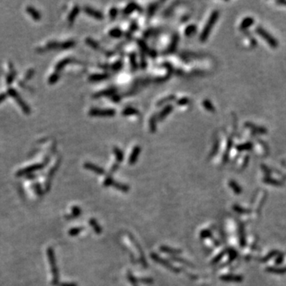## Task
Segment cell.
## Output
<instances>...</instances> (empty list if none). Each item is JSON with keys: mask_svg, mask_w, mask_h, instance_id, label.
I'll use <instances>...</instances> for the list:
<instances>
[{"mask_svg": "<svg viewBox=\"0 0 286 286\" xmlns=\"http://www.w3.org/2000/svg\"><path fill=\"white\" fill-rule=\"evenodd\" d=\"M140 153H141V147H140L139 145H136V146L133 149L132 153H131L130 156L129 163H130V164H135V163L136 162Z\"/></svg>", "mask_w": 286, "mask_h": 286, "instance_id": "5b68a950", "label": "cell"}, {"mask_svg": "<svg viewBox=\"0 0 286 286\" xmlns=\"http://www.w3.org/2000/svg\"><path fill=\"white\" fill-rule=\"evenodd\" d=\"M158 4H159V2H154V3L150 5L149 9H148V13H149V15H150V16H151L152 15H154V13L155 12L157 8H158Z\"/></svg>", "mask_w": 286, "mask_h": 286, "instance_id": "d4e9b609", "label": "cell"}, {"mask_svg": "<svg viewBox=\"0 0 286 286\" xmlns=\"http://www.w3.org/2000/svg\"><path fill=\"white\" fill-rule=\"evenodd\" d=\"M231 187L233 188L234 192H236V193H239V192H240V188H239V186L237 185V184L235 183V182H231Z\"/></svg>", "mask_w": 286, "mask_h": 286, "instance_id": "d6a6232c", "label": "cell"}, {"mask_svg": "<svg viewBox=\"0 0 286 286\" xmlns=\"http://www.w3.org/2000/svg\"><path fill=\"white\" fill-rule=\"evenodd\" d=\"M147 64H146V60H145V57L141 55V66L142 68H145L146 67Z\"/></svg>", "mask_w": 286, "mask_h": 286, "instance_id": "d590c367", "label": "cell"}, {"mask_svg": "<svg viewBox=\"0 0 286 286\" xmlns=\"http://www.w3.org/2000/svg\"><path fill=\"white\" fill-rule=\"evenodd\" d=\"M178 41H179V36L177 34H174L173 37V39H172V42H171L169 49H168L169 52L171 53V52L175 51L177 44H178Z\"/></svg>", "mask_w": 286, "mask_h": 286, "instance_id": "8fae6325", "label": "cell"}, {"mask_svg": "<svg viewBox=\"0 0 286 286\" xmlns=\"http://www.w3.org/2000/svg\"><path fill=\"white\" fill-rule=\"evenodd\" d=\"M190 100H189V99L187 98V97H183V98L180 99L179 100H177V103L180 106H184V105H187L189 103Z\"/></svg>", "mask_w": 286, "mask_h": 286, "instance_id": "4316f807", "label": "cell"}, {"mask_svg": "<svg viewBox=\"0 0 286 286\" xmlns=\"http://www.w3.org/2000/svg\"><path fill=\"white\" fill-rule=\"evenodd\" d=\"M113 151L114 154H115L117 160L119 161H122V160H123V154H122V150L119 149L118 147H115L113 149Z\"/></svg>", "mask_w": 286, "mask_h": 286, "instance_id": "ffe728a7", "label": "cell"}, {"mask_svg": "<svg viewBox=\"0 0 286 286\" xmlns=\"http://www.w3.org/2000/svg\"><path fill=\"white\" fill-rule=\"evenodd\" d=\"M84 167H85L86 169L93 171L94 173H97V174H100V175L104 174V170H103L102 168L97 166V165H95V164H92V163H86V164H84Z\"/></svg>", "mask_w": 286, "mask_h": 286, "instance_id": "52a82bcc", "label": "cell"}, {"mask_svg": "<svg viewBox=\"0 0 286 286\" xmlns=\"http://www.w3.org/2000/svg\"><path fill=\"white\" fill-rule=\"evenodd\" d=\"M222 279H223L224 281H241L242 278L240 277H238V276H225V277H223Z\"/></svg>", "mask_w": 286, "mask_h": 286, "instance_id": "7402d4cb", "label": "cell"}, {"mask_svg": "<svg viewBox=\"0 0 286 286\" xmlns=\"http://www.w3.org/2000/svg\"><path fill=\"white\" fill-rule=\"evenodd\" d=\"M257 33H258L260 36L264 37V39H265L267 42L269 43L270 46H272V47H273V48H275L278 46V42H277V41H276L274 38H273V37H272L270 36V35H269V34H268L265 30H263L262 28H258V29H257Z\"/></svg>", "mask_w": 286, "mask_h": 286, "instance_id": "3957f363", "label": "cell"}, {"mask_svg": "<svg viewBox=\"0 0 286 286\" xmlns=\"http://www.w3.org/2000/svg\"><path fill=\"white\" fill-rule=\"evenodd\" d=\"M197 30V27L195 25H190L188 27H186L185 30H184V34L187 37H191L193 34H196Z\"/></svg>", "mask_w": 286, "mask_h": 286, "instance_id": "7c38bea8", "label": "cell"}, {"mask_svg": "<svg viewBox=\"0 0 286 286\" xmlns=\"http://www.w3.org/2000/svg\"><path fill=\"white\" fill-rule=\"evenodd\" d=\"M86 42H87V44H88L91 47L93 48V49H99V44L96 42V41H94L93 39L88 37V38L86 39Z\"/></svg>", "mask_w": 286, "mask_h": 286, "instance_id": "603a6c76", "label": "cell"}, {"mask_svg": "<svg viewBox=\"0 0 286 286\" xmlns=\"http://www.w3.org/2000/svg\"><path fill=\"white\" fill-rule=\"evenodd\" d=\"M73 59H70V58H66V59H64V60H62L61 61L59 62V64L57 65L56 67V69H57V71H60L62 68H64L67 64H69L70 62L73 61Z\"/></svg>", "mask_w": 286, "mask_h": 286, "instance_id": "e0dca14e", "label": "cell"}, {"mask_svg": "<svg viewBox=\"0 0 286 286\" xmlns=\"http://www.w3.org/2000/svg\"><path fill=\"white\" fill-rule=\"evenodd\" d=\"M27 11H28V12H30V15H32L33 17H34L36 20H37V19H39V18H40V15H39V14L37 12L36 10L33 8V7H28Z\"/></svg>", "mask_w": 286, "mask_h": 286, "instance_id": "cb8c5ba5", "label": "cell"}, {"mask_svg": "<svg viewBox=\"0 0 286 286\" xmlns=\"http://www.w3.org/2000/svg\"><path fill=\"white\" fill-rule=\"evenodd\" d=\"M58 79H59V74H58L57 73H54V74H53V75L51 76V77L49 78V82L50 83H55Z\"/></svg>", "mask_w": 286, "mask_h": 286, "instance_id": "f546056e", "label": "cell"}, {"mask_svg": "<svg viewBox=\"0 0 286 286\" xmlns=\"http://www.w3.org/2000/svg\"><path fill=\"white\" fill-rule=\"evenodd\" d=\"M84 11H85L86 13L89 15L90 16H92V17L95 18L96 19L99 20H102L103 18V15L101 13L100 11H96L95 9L91 8L89 7H84Z\"/></svg>", "mask_w": 286, "mask_h": 286, "instance_id": "277c9868", "label": "cell"}, {"mask_svg": "<svg viewBox=\"0 0 286 286\" xmlns=\"http://www.w3.org/2000/svg\"><path fill=\"white\" fill-rule=\"evenodd\" d=\"M138 43L139 46H140V48L142 49L143 51L147 52V53H149V51H150V49L147 47L146 44H145V43L142 40H138Z\"/></svg>", "mask_w": 286, "mask_h": 286, "instance_id": "f1b7e54d", "label": "cell"}, {"mask_svg": "<svg viewBox=\"0 0 286 286\" xmlns=\"http://www.w3.org/2000/svg\"><path fill=\"white\" fill-rule=\"evenodd\" d=\"M121 67H122V62L117 61L116 63H115V64H113L112 68H113L114 71H118L121 68Z\"/></svg>", "mask_w": 286, "mask_h": 286, "instance_id": "e575fe53", "label": "cell"}, {"mask_svg": "<svg viewBox=\"0 0 286 286\" xmlns=\"http://www.w3.org/2000/svg\"><path fill=\"white\" fill-rule=\"evenodd\" d=\"M173 106H171V105H167L166 107L163 108L161 112L159 113V115H158V121H162L163 119H164L167 116L169 115V113H170L171 111H173Z\"/></svg>", "mask_w": 286, "mask_h": 286, "instance_id": "8992f818", "label": "cell"}, {"mask_svg": "<svg viewBox=\"0 0 286 286\" xmlns=\"http://www.w3.org/2000/svg\"><path fill=\"white\" fill-rule=\"evenodd\" d=\"M78 13H79V7L76 6V7H75L74 8H73V10L70 13L69 16H68V21H70V22H73V21L75 20L76 17L77 16Z\"/></svg>", "mask_w": 286, "mask_h": 286, "instance_id": "d6986e66", "label": "cell"}, {"mask_svg": "<svg viewBox=\"0 0 286 286\" xmlns=\"http://www.w3.org/2000/svg\"><path fill=\"white\" fill-rule=\"evenodd\" d=\"M108 76L107 74H94L89 77V80L91 81H99L102 80L107 79Z\"/></svg>", "mask_w": 286, "mask_h": 286, "instance_id": "4fadbf2b", "label": "cell"}, {"mask_svg": "<svg viewBox=\"0 0 286 286\" xmlns=\"http://www.w3.org/2000/svg\"><path fill=\"white\" fill-rule=\"evenodd\" d=\"M218 148H219V143H218V141H216V142L214 144L213 149H212V150H211V154H210V157H212L213 155L216 154V153L217 152V150H218Z\"/></svg>", "mask_w": 286, "mask_h": 286, "instance_id": "836d02e7", "label": "cell"}, {"mask_svg": "<svg viewBox=\"0 0 286 286\" xmlns=\"http://www.w3.org/2000/svg\"><path fill=\"white\" fill-rule=\"evenodd\" d=\"M202 105L205 107V109L207 110L208 111H211V112H215V111H216V108H215V107L213 106V104H212L209 100H207V99L203 100V102H202Z\"/></svg>", "mask_w": 286, "mask_h": 286, "instance_id": "2e32d148", "label": "cell"}, {"mask_svg": "<svg viewBox=\"0 0 286 286\" xmlns=\"http://www.w3.org/2000/svg\"><path fill=\"white\" fill-rule=\"evenodd\" d=\"M219 13L218 11H214L212 13H211V16H210L209 19L207 21V22L206 23V26H205L204 29L203 30L202 33L200 34V40L201 41H205L207 39L208 36H209L210 33H211V30H212V28H213L214 25L216 23L217 20L219 18Z\"/></svg>", "mask_w": 286, "mask_h": 286, "instance_id": "6da1fadb", "label": "cell"}, {"mask_svg": "<svg viewBox=\"0 0 286 286\" xmlns=\"http://www.w3.org/2000/svg\"><path fill=\"white\" fill-rule=\"evenodd\" d=\"M110 36L112 37H115V38H119L122 35V31L119 29H118V28H115L113 30H111L109 33Z\"/></svg>", "mask_w": 286, "mask_h": 286, "instance_id": "ac0fdd59", "label": "cell"}, {"mask_svg": "<svg viewBox=\"0 0 286 286\" xmlns=\"http://www.w3.org/2000/svg\"><path fill=\"white\" fill-rule=\"evenodd\" d=\"M157 121H158V119H157L155 115L152 116L150 118V122H149V126H150V129L151 132H155V130H156Z\"/></svg>", "mask_w": 286, "mask_h": 286, "instance_id": "9a60e30c", "label": "cell"}, {"mask_svg": "<svg viewBox=\"0 0 286 286\" xmlns=\"http://www.w3.org/2000/svg\"><path fill=\"white\" fill-rule=\"evenodd\" d=\"M137 27H138V26H137V24L135 23V22H134V24H132V26L130 27V30H131V31L135 30L137 29Z\"/></svg>", "mask_w": 286, "mask_h": 286, "instance_id": "74e56055", "label": "cell"}, {"mask_svg": "<svg viewBox=\"0 0 286 286\" xmlns=\"http://www.w3.org/2000/svg\"><path fill=\"white\" fill-rule=\"evenodd\" d=\"M6 94L5 93H2V94L0 95V102H2V100H4L5 99H6Z\"/></svg>", "mask_w": 286, "mask_h": 286, "instance_id": "8d00e7d4", "label": "cell"}, {"mask_svg": "<svg viewBox=\"0 0 286 286\" xmlns=\"http://www.w3.org/2000/svg\"><path fill=\"white\" fill-rule=\"evenodd\" d=\"M118 15V10L115 8V7H113V8L111 9V11H110V17L111 18L114 19V18H115V17L117 16Z\"/></svg>", "mask_w": 286, "mask_h": 286, "instance_id": "4dcf8cb0", "label": "cell"}, {"mask_svg": "<svg viewBox=\"0 0 286 286\" xmlns=\"http://www.w3.org/2000/svg\"><path fill=\"white\" fill-rule=\"evenodd\" d=\"M89 114L91 116L96 117H113L115 115V111L113 109H98L92 108L90 110Z\"/></svg>", "mask_w": 286, "mask_h": 286, "instance_id": "7a4b0ae2", "label": "cell"}, {"mask_svg": "<svg viewBox=\"0 0 286 286\" xmlns=\"http://www.w3.org/2000/svg\"><path fill=\"white\" fill-rule=\"evenodd\" d=\"M115 92V88H111V89H107L105 90V91H102V92H99L98 93H96V94L94 95V98H99V97H102V96H112Z\"/></svg>", "mask_w": 286, "mask_h": 286, "instance_id": "9c48e42d", "label": "cell"}, {"mask_svg": "<svg viewBox=\"0 0 286 286\" xmlns=\"http://www.w3.org/2000/svg\"><path fill=\"white\" fill-rule=\"evenodd\" d=\"M130 64H131V67H132L133 69H136L137 67H138V64H137V62H136V57H135V54H130Z\"/></svg>", "mask_w": 286, "mask_h": 286, "instance_id": "484cf974", "label": "cell"}, {"mask_svg": "<svg viewBox=\"0 0 286 286\" xmlns=\"http://www.w3.org/2000/svg\"><path fill=\"white\" fill-rule=\"evenodd\" d=\"M251 147V145H250V143H246V144H244V145H241L237 146V149L239 150H249Z\"/></svg>", "mask_w": 286, "mask_h": 286, "instance_id": "1f68e13d", "label": "cell"}, {"mask_svg": "<svg viewBox=\"0 0 286 286\" xmlns=\"http://www.w3.org/2000/svg\"><path fill=\"white\" fill-rule=\"evenodd\" d=\"M74 45H75V41H67L64 43H62L60 46L61 48H64V49H68V48H71V47H73V46H74Z\"/></svg>", "mask_w": 286, "mask_h": 286, "instance_id": "83f0119b", "label": "cell"}, {"mask_svg": "<svg viewBox=\"0 0 286 286\" xmlns=\"http://www.w3.org/2000/svg\"><path fill=\"white\" fill-rule=\"evenodd\" d=\"M122 115L124 116H130V115H138L139 111L134 107H126L125 109L122 111Z\"/></svg>", "mask_w": 286, "mask_h": 286, "instance_id": "ba28073f", "label": "cell"}, {"mask_svg": "<svg viewBox=\"0 0 286 286\" xmlns=\"http://www.w3.org/2000/svg\"><path fill=\"white\" fill-rule=\"evenodd\" d=\"M175 99H176V96H174V95H169V96H166V97H164V98L161 99V100L158 101L157 105H158V106H161V105L164 104L165 102H171V101L174 100Z\"/></svg>", "mask_w": 286, "mask_h": 286, "instance_id": "5bb4252c", "label": "cell"}, {"mask_svg": "<svg viewBox=\"0 0 286 286\" xmlns=\"http://www.w3.org/2000/svg\"><path fill=\"white\" fill-rule=\"evenodd\" d=\"M138 9L140 8H139V7L136 3L131 2V3H130V4L125 8V10H124V14H125V15H130V13H132L133 11L138 10Z\"/></svg>", "mask_w": 286, "mask_h": 286, "instance_id": "30bf717a", "label": "cell"}, {"mask_svg": "<svg viewBox=\"0 0 286 286\" xmlns=\"http://www.w3.org/2000/svg\"><path fill=\"white\" fill-rule=\"evenodd\" d=\"M253 23V20L252 18H246L245 19L242 21V22L241 23V26H240V28L241 29H245V28L249 27V26Z\"/></svg>", "mask_w": 286, "mask_h": 286, "instance_id": "44dd1931", "label": "cell"}]
</instances>
